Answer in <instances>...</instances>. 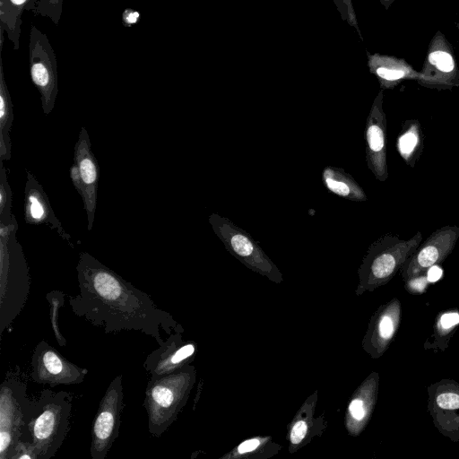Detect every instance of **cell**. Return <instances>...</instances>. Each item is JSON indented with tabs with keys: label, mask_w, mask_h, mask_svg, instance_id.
Instances as JSON below:
<instances>
[{
	"label": "cell",
	"mask_w": 459,
	"mask_h": 459,
	"mask_svg": "<svg viewBox=\"0 0 459 459\" xmlns=\"http://www.w3.org/2000/svg\"><path fill=\"white\" fill-rule=\"evenodd\" d=\"M318 400L317 390L302 403L287 428L289 452L293 454L307 446L314 437H320L327 423L325 417H316V406Z\"/></svg>",
	"instance_id": "cell-20"
},
{
	"label": "cell",
	"mask_w": 459,
	"mask_h": 459,
	"mask_svg": "<svg viewBox=\"0 0 459 459\" xmlns=\"http://www.w3.org/2000/svg\"><path fill=\"white\" fill-rule=\"evenodd\" d=\"M427 273L404 281L405 290L411 294H421L429 283Z\"/></svg>",
	"instance_id": "cell-31"
},
{
	"label": "cell",
	"mask_w": 459,
	"mask_h": 459,
	"mask_svg": "<svg viewBox=\"0 0 459 459\" xmlns=\"http://www.w3.org/2000/svg\"><path fill=\"white\" fill-rule=\"evenodd\" d=\"M125 408L123 376L109 383L91 425L90 454L92 459H105L119 434L121 414Z\"/></svg>",
	"instance_id": "cell-9"
},
{
	"label": "cell",
	"mask_w": 459,
	"mask_h": 459,
	"mask_svg": "<svg viewBox=\"0 0 459 459\" xmlns=\"http://www.w3.org/2000/svg\"><path fill=\"white\" fill-rule=\"evenodd\" d=\"M459 238V227L446 225L435 230L402 266L403 281L422 273L442 263L454 250Z\"/></svg>",
	"instance_id": "cell-13"
},
{
	"label": "cell",
	"mask_w": 459,
	"mask_h": 459,
	"mask_svg": "<svg viewBox=\"0 0 459 459\" xmlns=\"http://www.w3.org/2000/svg\"><path fill=\"white\" fill-rule=\"evenodd\" d=\"M428 411L436 429L453 442L459 441V382L441 379L428 386Z\"/></svg>",
	"instance_id": "cell-12"
},
{
	"label": "cell",
	"mask_w": 459,
	"mask_h": 459,
	"mask_svg": "<svg viewBox=\"0 0 459 459\" xmlns=\"http://www.w3.org/2000/svg\"><path fill=\"white\" fill-rule=\"evenodd\" d=\"M459 327V309H446L439 312L435 317L432 333L424 342V350L434 352L445 351Z\"/></svg>",
	"instance_id": "cell-25"
},
{
	"label": "cell",
	"mask_w": 459,
	"mask_h": 459,
	"mask_svg": "<svg viewBox=\"0 0 459 459\" xmlns=\"http://www.w3.org/2000/svg\"><path fill=\"white\" fill-rule=\"evenodd\" d=\"M30 79L39 92L43 112L49 114L58 93L57 60L48 38L37 26L30 25L29 35Z\"/></svg>",
	"instance_id": "cell-8"
},
{
	"label": "cell",
	"mask_w": 459,
	"mask_h": 459,
	"mask_svg": "<svg viewBox=\"0 0 459 459\" xmlns=\"http://www.w3.org/2000/svg\"><path fill=\"white\" fill-rule=\"evenodd\" d=\"M395 0H380V2L382 3V4L386 8L388 9L390 7V5L394 2Z\"/></svg>",
	"instance_id": "cell-36"
},
{
	"label": "cell",
	"mask_w": 459,
	"mask_h": 459,
	"mask_svg": "<svg viewBox=\"0 0 459 459\" xmlns=\"http://www.w3.org/2000/svg\"><path fill=\"white\" fill-rule=\"evenodd\" d=\"M195 382L196 369L192 363L169 375L149 379L143 404L152 437H160L178 419Z\"/></svg>",
	"instance_id": "cell-3"
},
{
	"label": "cell",
	"mask_w": 459,
	"mask_h": 459,
	"mask_svg": "<svg viewBox=\"0 0 459 459\" xmlns=\"http://www.w3.org/2000/svg\"><path fill=\"white\" fill-rule=\"evenodd\" d=\"M368 65L382 90H392L405 80L417 81L420 77V71H416L405 59L394 56H369Z\"/></svg>",
	"instance_id": "cell-21"
},
{
	"label": "cell",
	"mask_w": 459,
	"mask_h": 459,
	"mask_svg": "<svg viewBox=\"0 0 459 459\" xmlns=\"http://www.w3.org/2000/svg\"><path fill=\"white\" fill-rule=\"evenodd\" d=\"M384 92L381 90L375 98L365 125L366 161L373 176L385 182L388 176L387 167V118L383 108Z\"/></svg>",
	"instance_id": "cell-14"
},
{
	"label": "cell",
	"mask_w": 459,
	"mask_h": 459,
	"mask_svg": "<svg viewBox=\"0 0 459 459\" xmlns=\"http://www.w3.org/2000/svg\"><path fill=\"white\" fill-rule=\"evenodd\" d=\"M423 240L417 231L409 239H403L394 233H385L368 248L358 270L357 296L388 283Z\"/></svg>",
	"instance_id": "cell-5"
},
{
	"label": "cell",
	"mask_w": 459,
	"mask_h": 459,
	"mask_svg": "<svg viewBox=\"0 0 459 459\" xmlns=\"http://www.w3.org/2000/svg\"><path fill=\"white\" fill-rule=\"evenodd\" d=\"M402 305L397 298L382 304L371 316L361 346L371 359H379L389 348L401 323Z\"/></svg>",
	"instance_id": "cell-16"
},
{
	"label": "cell",
	"mask_w": 459,
	"mask_h": 459,
	"mask_svg": "<svg viewBox=\"0 0 459 459\" xmlns=\"http://www.w3.org/2000/svg\"><path fill=\"white\" fill-rule=\"evenodd\" d=\"M321 178L323 185L332 194L354 202L368 200L363 188L342 168L326 166L322 171Z\"/></svg>",
	"instance_id": "cell-23"
},
{
	"label": "cell",
	"mask_w": 459,
	"mask_h": 459,
	"mask_svg": "<svg viewBox=\"0 0 459 459\" xmlns=\"http://www.w3.org/2000/svg\"><path fill=\"white\" fill-rule=\"evenodd\" d=\"M15 216L0 224V334L22 311L30 294V277L22 248L16 239Z\"/></svg>",
	"instance_id": "cell-2"
},
{
	"label": "cell",
	"mask_w": 459,
	"mask_h": 459,
	"mask_svg": "<svg viewBox=\"0 0 459 459\" xmlns=\"http://www.w3.org/2000/svg\"><path fill=\"white\" fill-rule=\"evenodd\" d=\"M379 379L377 372H371L351 396L344 417L350 436H359L369 422L377 400Z\"/></svg>",
	"instance_id": "cell-18"
},
{
	"label": "cell",
	"mask_w": 459,
	"mask_h": 459,
	"mask_svg": "<svg viewBox=\"0 0 459 459\" xmlns=\"http://www.w3.org/2000/svg\"><path fill=\"white\" fill-rule=\"evenodd\" d=\"M13 192L11 190L7 171L1 161L0 170V224L9 225L13 214L11 212Z\"/></svg>",
	"instance_id": "cell-29"
},
{
	"label": "cell",
	"mask_w": 459,
	"mask_h": 459,
	"mask_svg": "<svg viewBox=\"0 0 459 459\" xmlns=\"http://www.w3.org/2000/svg\"><path fill=\"white\" fill-rule=\"evenodd\" d=\"M208 221L225 248L245 266L275 283L283 281L279 268L248 232L215 212Z\"/></svg>",
	"instance_id": "cell-7"
},
{
	"label": "cell",
	"mask_w": 459,
	"mask_h": 459,
	"mask_svg": "<svg viewBox=\"0 0 459 459\" xmlns=\"http://www.w3.org/2000/svg\"><path fill=\"white\" fill-rule=\"evenodd\" d=\"M31 0H0V51L3 49L4 33L14 50L20 48L22 15L28 11Z\"/></svg>",
	"instance_id": "cell-22"
},
{
	"label": "cell",
	"mask_w": 459,
	"mask_h": 459,
	"mask_svg": "<svg viewBox=\"0 0 459 459\" xmlns=\"http://www.w3.org/2000/svg\"><path fill=\"white\" fill-rule=\"evenodd\" d=\"M12 459H38V455L32 443L20 441Z\"/></svg>",
	"instance_id": "cell-32"
},
{
	"label": "cell",
	"mask_w": 459,
	"mask_h": 459,
	"mask_svg": "<svg viewBox=\"0 0 459 459\" xmlns=\"http://www.w3.org/2000/svg\"><path fill=\"white\" fill-rule=\"evenodd\" d=\"M74 162L76 163L83 186L82 201L87 216V230L93 228L97 206V193L100 179V168L91 150L88 132L82 127L74 145Z\"/></svg>",
	"instance_id": "cell-17"
},
{
	"label": "cell",
	"mask_w": 459,
	"mask_h": 459,
	"mask_svg": "<svg viewBox=\"0 0 459 459\" xmlns=\"http://www.w3.org/2000/svg\"><path fill=\"white\" fill-rule=\"evenodd\" d=\"M65 293L61 290H52L46 295L49 305L51 328L56 342L62 347L66 345V340L60 331L58 317L59 310L65 303Z\"/></svg>",
	"instance_id": "cell-28"
},
{
	"label": "cell",
	"mask_w": 459,
	"mask_h": 459,
	"mask_svg": "<svg viewBox=\"0 0 459 459\" xmlns=\"http://www.w3.org/2000/svg\"><path fill=\"white\" fill-rule=\"evenodd\" d=\"M139 16L137 12L128 8L123 13V22L128 26H131L138 22Z\"/></svg>",
	"instance_id": "cell-34"
},
{
	"label": "cell",
	"mask_w": 459,
	"mask_h": 459,
	"mask_svg": "<svg viewBox=\"0 0 459 459\" xmlns=\"http://www.w3.org/2000/svg\"><path fill=\"white\" fill-rule=\"evenodd\" d=\"M416 82L422 87L438 91L459 87V67L453 46L439 30L429 44L420 77Z\"/></svg>",
	"instance_id": "cell-10"
},
{
	"label": "cell",
	"mask_w": 459,
	"mask_h": 459,
	"mask_svg": "<svg viewBox=\"0 0 459 459\" xmlns=\"http://www.w3.org/2000/svg\"><path fill=\"white\" fill-rule=\"evenodd\" d=\"M442 275V270L437 265H433L427 271L428 280L430 282L437 281Z\"/></svg>",
	"instance_id": "cell-35"
},
{
	"label": "cell",
	"mask_w": 459,
	"mask_h": 459,
	"mask_svg": "<svg viewBox=\"0 0 459 459\" xmlns=\"http://www.w3.org/2000/svg\"><path fill=\"white\" fill-rule=\"evenodd\" d=\"M30 378L41 385H78L84 381L88 369L64 357L45 340L34 348L30 361Z\"/></svg>",
	"instance_id": "cell-11"
},
{
	"label": "cell",
	"mask_w": 459,
	"mask_h": 459,
	"mask_svg": "<svg viewBox=\"0 0 459 459\" xmlns=\"http://www.w3.org/2000/svg\"><path fill=\"white\" fill-rule=\"evenodd\" d=\"M72 409L73 394L66 391L45 388L36 398L34 417L21 441L32 443L38 459L56 455L69 431Z\"/></svg>",
	"instance_id": "cell-4"
},
{
	"label": "cell",
	"mask_w": 459,
	"mask_h": 459,
	"mask_svg": "<svg viewBox=\"0 0 459 459\" xmlns=\"http://www.w3.org/2000/svg\"><path fill=\"white\" fill-rule=\"evenodd\" d=\"M64 0H31L30 8L34 16H42L58 25L63 12Z\"/></svg>",
	"instance_id": "cell-30"
},
{
	"label": "cell",
	"mask_w": 459,
	"mask_h": 459,
	"mask_svg": "<svg viewBox=\"0 0 459 459\" xmlns=\"http://www.w3.org/2000/svg\"><path fill=\"white\" fill-rule=\"evenodd\" d=\"M13 121V106L5 81L0 56V161L11 159L10 130Z\"/></svg>",
	"instance_id": "cell-26"
},
{
	"label": "cell",
	"mask_w": 459,
	"mask_h": 459,
	"mask_svg": "<svg viewBox=\"0 0 459 459\" xmlns=\"http://www.w3.org/2000/svg\"><path fill=\"white\" fill-rule=\"evenodd\" d=\"M79 293L69 296L72 312L106 333L138 331L160 345L167 334L184 333L169 312L159 308L151 297L123 279L87 252H81L76 265Z\"/></svg>",
	"instance_id": "cell-1"
},
{
	"label": "cell",
	"mask_w": 459,
	"mask_h": 459,
	"mask_svg": "<svg viewBox=\"0 0 459 459\" xmlns=\"http://www.w3.org/2000/svg\"><path fill=\"white\" fill-rule=\"evenodd\" d=\"M70 178L72 180V184L74 186L75 190L79 194L81 197H82L83 195V186L82 182L81 179V176L79 173V169L75 162L73 163V165L70 167Z\"/></svg>",
	"instance_id": "cell-33"
},
{
	"label": "cell",
	"mask_w": 459,
	"mask_h": 459,
	"mask_svg": "<svg viewBox=\"0 0 459 459\" xmlns=\"http://www.w3.org/2000/svg\"><path fill=\"white\" fill-rule=\"evenodd\" d=\"M397 151L411 168H414L424 148V134L418 119L404 121L396 142Z\"/></svg>",
	"instance_id": "cell-24"
},
{
	"label": "cell",
	"mask_w": 459,
	"mask_h": 459,
	"mask_svg": "<svg viewBox=\"0 0 459 459\" xmlns=\"http://www.w3.org/2000/svg\"><path fill=\"white\" fill-rule=\"evenodd\" d=\"M182 332H173L146 357L143 368L152 378L169 375L191 364L197 352L194 341L183 340Z\"/></svg>",
	"instance_id": "cell-15"
},
{
	"label": "cell",
	"mask_w": 459,
	"mask_h": 459,
	"mask_svg": "<svg viewBox=\"0 0 459 459\" xmlns=\"http://www.w3.org/2000/svg\"><path fill=\"white\" fill-rule=\"evenodd\" d=\"M27 179L24 189V219L27 224L47 225L70 245L71 236L65 231L56 217L49 199L42 186L30 171L26 170Z\"/></svg>",
	"instance_id": "cell-19"
},
{
	"label": "cell",
	"mask_w": 459,
	"mask_h": 459,
	"mask_svg": "<svg viewBox=\"0 0 459 459\" xmlns=\"http://www.w3.org/2000/svg\"><path fill=\"white\" fill-rule=\"evenodd\" d=\"M281 446L273 441L271 436H255L244 440L221 459H268L277 455Z\"/></svg>",
	"instance_id": "cell-27"
},
{
	"label": "cell",
	"mask_w": 459,
	"mask_h": 459,
	"mask_svg": "<svg viewBox=\"0 0 459 459\" xmlns=\"http://www.w3.org/2000/svg\"><path fill=\"white\" fill-rule=\"evenodd\" d=\"M36 410V398L27 393L22 372L16 366L8 370L0 385V459H12Z\"/></svg>",
	"instance_id": "cell-6"
}]
</instances>
